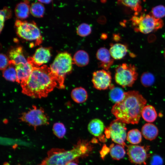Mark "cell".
<instances>
[{
  "label": "cell",
  "instance_id": "cell-15",
  "mask_svg": "<svg viewBox=\"0 0 165 165\" xmlns=\"http://www.w3.org/2000/svg\"><path fill=\"white\" fill-rule=\"evenodd\" d=\"M128 50L127 46L124 44L116 43L110 46L109 52L112 58L118 60L122 59L126 55Z\"/></svg>",
  "mask_w": 165,
  "mask_h": 165
},
{
  "label": "cell",
  "instance_id": "cell-36",
  "mask_svg": "<svg viewBox=\"0 0 165 165\" xmlns=\"http://www.w3.org/2000/svg\"><path fill=\"white\" fill-rule=\"evenodd\" d=\"M109 152L110 148H108L105 145H104L100 152L101 158H104Z\"/></svg>",
  "mask_w": 165,
  "mask_h": 165
},
{
  "label": "cell",
  "instance_id": "cell-13",
  "mask_svg": "<svg viewBox=\"0 0 165 165\" xmlns=\"http://www.w3.org/2000/svg\"><path fill=\"white\" fill-rule=\"evenodd\" d=\"M96 56L99 61L98 65L103 69L107 70L112 65L114 59L109 50L105 47H101L97 51Z\"/></svg>",
  "mask_w": 165,
  "mask_h": 165
},
{
  "label": "cell",
  "instance_id": "cell-7",
  "mask_svg": "<svg viewBox=\"0 0 165 165\" xmlns=\"http://www.w3.org/2000/svg\"><path fill=\"white\" fill-rule=\"evenodd\" d=\"M16 33L20 37L28 41H36L37 44L42 42L40 31L34 22H28L17 20L15 22Z\"/></svg>",
  "mask_w": 165,
  "mask_h": 165
},
{
  "label": "cell",
  "instance_id": "cell-21",
  "mask_svg": "<svg viewBox=\"0 0 165 165\" xmlns=\"http://www.w3.org/2000/svg\"><path fill=\"white\" fill-rule=\"evenodd\" d=\"M72 99L77 103H82L85 102L87 99L88 94L83 88L79 87L74 89L71 93Z\"/></svg>",
  "mask_w": 165,
  "mask_h": 165
},
{
  "label": "cell",
  "instance_id": "cell-35",
  "mask_svg": "<svg viewBox=\"0 0 165 165\" xmlns=\"http://www.w3.org/2000/svg\"><path fill=\"white\" fill-rule=\"evenodd\" d=\"M150 164L151 165H163V160L160 156L154 155L151 159Z\"/></svg>",
  "mask_w": 165,
  "mask_h": 165
},
{
  "label": "cell",
  "instance_id": "cell-33",
  "mask_svg": "<svg viewBox=\"0 0 165 165\" xmlns=\"http://www.w3.org/2000/svg\"><path fill=\"white\" fill-rule=\"evenodd\" d=\"M11 11L10 9L5 7L0 11V32L2 31L6 20L9 18L11 16Z\"/></svg>",
  "mask_w": 165,
  "mask_h": 165
},
{
  "label": "cell",
  "instance_id": "cell-9",
  "mask_svg": "<svg viewBox=\"0 0 165 165\" xmlns=\"http://www.w3.org/2000/svg\"><path fill=\"white\" fill-rule=\"evenodd\" d=\"M20 119L35 127L49 124V119L43 109L35 106L27 112L23 113Z\"/></svg>",
  "mask_w": 165,
  "mask_h": 165
},
{
  "label": "cell",
  "instance_id": "cell-8",
  "mask_svg": "<svg viewBox=\"0 0 165 165\" xmlns=\"http://www.w3.org/2000/svg\"><path fill=\"white\" fill-rule=\"evenodd\" d=\"M126 123L116 119L105 128V134L108 138H110L114 142L124 147L126 145L125 141L127 138Z\"/></svg>",
  "mask_w": 165,
  "mask_h": 165
},
{
  "label": "cell",
  "instance_id": "cell-25",
  "mask_svg": "<svg viewBox=\"0 0 165 165\" xmlns=\"http://www.w3.org/2000/svg\"><path fill=\"white\" fill-rule=\"evenodd\" d=\"M109 88L110 90L109 93V97L112 101L116 103L122 100L124 95L125 92L121 89L113 86H111Z\"/></svg>",
  "mask_w": 165,
  "mask_h": 165
},
{
  "label": "cell",
  "instance_id": "cell-28",
  "mask_svg": "<svg viewBox=\"0 0 165 165\" xmlns=\"http://www.w3.org/2000/svg\"><path fill=\"white\" fill-rule=\"evenodd\" d=\"M30 12L35 17H41L44 14L45 8L43 5L40 3H34L30 6Z\"/></svg>",
  "mask_w": 165,
  "mask_h": 165
},
{
  "label": "cell",
  "instance_id": "cell-1",
  "mask_svg": "<svg viewBox=\"0 0 165 165\" xmlns=\"http://www.w3.org/2000/svg\"><path fill=\"white\" fill-rule=\"evenodd\" d=\"M22 93L34 98L46 97L54 89L57 88V81L50 68L46 65L32 67L28 80L20 84Z\"/></svg>",
  "mask_w": 165,
  "mask_h": 165
},
{
  "label": "cell",
  "instance_id": "cell-23",
  "mask_svg": "<svg viewBox=\"0 0 165 165\" xmlns=\"http://www.w3.org/2000/svg\"><path fill=\"white\" fill-rule=\"evenodd\" d=\"M2 74L6 79L12 82L16 81L17 75L15 65L13 61L9 60V65L3 70Z\"/></svg>",
  "mask_w": 165,
  "mask_h": 165
},
{
  "label": "cell",
  "instance_id": "cell-26",
  "mask_svg": "<svg viewBox=\"0 0 165 165\" xmlns=\"http://www.w3.org/2000/svg\"><path fill=\"white\" fill-rule=\"evenodd\" d=\"M127 140L132 145H137L140 143L142 137L141 132L137 129L129 130L127 134Z\"/></svg>",
  "mask_w": 165,
  "mask_h": 165
},
{
  "label": "cell",
  "instance_id": "cell-19",
  "mask_svg": "<svg viewBox=\"0 0 165 165\" xmlns=\"http://www.w3.org/2000/svg\"><path fill=\"white\" fill-rule=\"evenodd\" d=\"M30 7L29 2L27 0L17 4L15 10L16 17L18 19L21 20L27 18L30 12Z\"/></svg>",
  "mask_w": 165,
  "mask_h": 165
},
{
  "label": "cell",
  "instance_id": "cell-38",
  "mask_svg": "<svg viewBox=\"0 0 165 165\" xmlns=\"http://www.w3.org/2000/svg\"><path fill=\"white\" fill-rule=\"evenodd\" d=\"M66 165H78L76 163L72 161L68 163Z\"/></svg>",
  "mask_w": 165,
  "mask_h": 165
},
{
  "label": "cell",
  "instance_id": "cell-16",
  "mask_svg": "<svg viewBox=\"0 0 165 165\" xmlns=\"http://www.w3.org/2000/svg\"><path fill=\"white\" fill-rule=\"evenodd\" d=\"M89 131L93 135L100 137L105 129L103 122L98 119L92 120L88 126Z\"/></svg>",
  "mask_w": 165,
  "mask_h": 165
},
{
  "label": "cell",
  "instance_id": "cell-22",
  "mask_svg": "<svg viewBox=\"0 0 165 165\" xmlns=\"http://www.w3.org/2000/svg\"><path fill=\"white\" fill-rule=\"evenodd\" d=\"M141 116L146 122L152 123L156 119L157 114L154 107L151 105H145L143 108Z\"/></svg>",
  "mask_w": 165,
  "mask_h": 165
},
{
  "label": "cell",
  "instance_id": "cell-14",
  "mask_svg": "<svg viewBox=\"0 0 165 165\" xmlns=\"http://www.w3.org/2000/svg\"><path fill=\"white\" fill-rule=\"evenodd\" d=\"M16 72V81L20 84L28 79L32 70V67L28 63L24 64H20L15 65Z\"/></svg>",
  "mask_w": 165,
  "mask_h": 165
},
{
  "label": "cell",
  "instance_id": "cell-20",
  "mask_svg": "<svg viewBox=\"0 0 165 165\" xmlns=\"http://www.w3.org/2000/svg\"><path fill=\"white\" fill-rule=\"evenodd\" d=\"M73 64L79 67H82L87 65L89 61L88 53L84 50L77 51L72 58Z\"/></svg>",
  "mask_w": 165,
  "mask_h": 165
},
{
  "label": "cell",
  "instance_id": "cell-5",
  "mask_svg": "<svg viewBox=\"0 0 165 165\" xmlns=\"http://www.w3.org/2000/svg\"><path fill=\"white\" fill-rule=\"evenodd\" d=\"M134 30L143 34H148L161 28L163 23L161 19H157L151 13L136 15L131 19Z\"/></svg>",
  "mask_w": 165,
  "mask_h": 165
},
{
  "label": "cell",
  "instance_id": "cell-37",
  "mask_svg": "<svg viewBox=\"0 0 165 165\" xmlns=\"http://www.w3.org/2000/svg\"><path fill=\"white\" fill-rule=\"evenodd\" d=\"M39 2L41 3H44L45 4H48L50 3L52 0H38Z\"/></svg>",
  "mask_w": 165,
  "mask_h": 165
},
{
  "label": "cell",
  "instance_id": "cell-2",
  "mask_svg": "<svg viewBox=\"0 0 165 165\" xmlns=\"http://www.w3.org/2000/svg\"><path fill=\"white\" fill-rule=\"evenodd\" d=\"M146 102L145 99L138 91L125 92L122 100L113 105L111 112L116 119L126 124H137Z\"/></svg>",
  "mask_w": 165,
  "mask_h": 165
},
{
  "label": "cell",
  "instance_id": "cell-6",
  "mask_svg": "<svg viewBox=\"0 0 165 165\" xmlns=\"http://www.w3.org/2000/svg\"><path fill=\"white\" fill-rule=\"evenodd\" d=\"M138 76L137 69L134 65L123 63L116 69L115 80L123 87H131Z\"/></svg>",
  "mask_w": 165,
  "mask_h": 165
},
{
  "label": "cell",
  "instance_id": "cell-10",
  "mask_svg": "<svg viewBox=\"0 0 165 165\" xmlns=\"http://www.w3.org/2000/svg\"><path fill=\"white\" fill-rule=\"evenodd\" d=\"M127 147V154L131 163L136 165L146 164L150 156L148 153L149 146L131 145Z\"/></svg>",
  "mask_w": 165,
  "mask_h": 165
},
{
  "label": "cell",
  "instance_id": "cell-17",
  "mask_svg": "<svg viewBox=\"0 0 165 165\" xmlns=\"http://www.w3.org/2000/svg\"><path fill=\"white\" fill-rule=\"evenodd\" d=\"M141 132L145 139L152 141L155 139L158 136L159 130L155 125L150 123H148L142 126Z\"/></svg>",
  "mask_w": 165,
  "mask_h": 165
},
{
  "label": "cell",
  "instance_id": "cell-29",
  "mask_svg": "<svg viewBox=\"0 0 165 165\" xmlns=\"http://www.w3.org/2000/svg\"><path fill=\"white\" fill-rule=\"evenodd\" d=\"M155 80V78L154 75L149 72H144L141 76V82L145 87L151 86L154 83Z\"/></svg>",
  "mask_w": 165,
  "mask_h": 165
},
{
  "label": "cell",
  "instance_id": "cell-3",
  "mask_svg": "<svg viewBox=\"0 0 165 165\" xmlns=\"http://www.w3.org/2000/svg\"><path fill=\"white\" fill-rule=\"evenodd\" d=\"M93 147L87 141L80 140L73 148L69 150L53 148L48 152V156L39 165H66L78 158L87 156Z\"/></svg>",
  "mask_w": 165,
  "mask_h": 165
},
{
  "label": "cell",
  "instance_id": "cell-34",
  "mask_svg": "<svg viewBox=\"0 0 165 165\" xmlns=\"http://www.w3.org/2000/svg\"><path fill=\"white\" fill-rule=\"evenodd\" d=\"M0 68L1 70H4L8 66L9 60L6 56L3 53L0 55Z\"/></svg>",
  "mask_w": 165,
  "mask_h": 165
},
{
  "label": "cell",
  "instance_id": "cell-30",
  "mask_svg": "<svg viewBox=\"0 0 165 165\" xmlns=\"http://www.w3.org/2000/svg\"><path fill=\"white\" fill-rule=\"evenodd\" d=\"M92 28L91 26L86 23H82L79 25L76 29V33L81 37H85L91 33Z\"/></svg>",
  "mask_w": 165,
  "mask_h": 165
},
{
  "label": "cell",
  "instance_id": "cell-11",
  "mask_svg": "<svg viewBox=\"0 0 165 165\" xmlns=\"http://www.w3.org/2000/svg\"><path fill=\"white\" fill-rule=\"evenodd\" d=\"M112 77L111 73L107 70L102 69L94 72L92 81L96 89L105 90L111 86Z\"/></svg>",
  "mask_w": 165,
  "mask_h": 165
},
{
  "label": "cell",
  "instance_id": "cell-4",
  "mask_svg": "<svg viewBox=\"0 0 165 165\" xmlns=\"http://www.w3.org/2000/svg\"><path fill=\"white\" fill-rule=\"evenodd\" d=\"M72 58L71 54L67 52L59 53L50 66L51 72L57 83V88H65V78L72 69Z\"/></svg>",
  "mask_w": 165,
  "mask_h": 165
},
{
  "label": "cell",
  "instance_id": "cell-12",
  "mask_svg": "<svg viewBox=\"0 0 165 165\" xmlns=\"http://www.w3.org/2000/svg\"><path fill=\"white\" fill-rule=\"evenodd\" d=\"M51 56L49 48L40 47L37 49L33 57L28 58L27 60L32 67H39L47 63L50 60Z\"/></svg>",
  "mask_w": 165,
  "mask_h": 165
},
{
  "label": "cell",
  "instance_id": "cell-18",
  "mask_svg": "<svg viewBox=\"0 0 165 165\" xmlns=\"http://www.w3.org/2000/svg\"><path fill=\"white\" fill-rule=\"evenodd\" d=\"M9 57L15 65L20 64H26L28 63L23 54L22 48L20 46L11 50L9 53Z\"/></svg>",
  "mask_w": 165,
  "mask_h": 165
},
{
  "label": "cell",
  "instance_id": "cell-27",
  "mask_svg": "<svg viewBox=\"0 0 165 165\" xmlns=\"http://www.w3.org/2000/svg\"><path fill=\"white\" fill-rule=\"evenodd\" d=\"M118 2L129 7L138 15L142 10L141 0H118Z\"/></svg>",
  "mask_w": 165,
  "mask_h": 165
},
{
  "label": "cell",
  "instance_id": "cell-24",
  "mask_svg": "<svg viewBox=\"0 0 165 165\" xmlns=\"http://www.w3.org/2000/svg\"><path fill=\"white\" fill-rule=\"evenodd\" d=\"M123 146L117 144H111L110 146V153L112 157L114 160H119L125 156L126 151Z\"/></svg>",
  "mask_w": 165,
  "mask_h": 165
},
{
  "label": "cell",
  "instance_id": "cell-31",
  "mask_svg": "<svg viewBox=\"0 0 165 165\" xmlns=\"http://www.w3.org/2000/svg\"><path fill=\"white\" fill-rule=\"evenodd\" d=\"M53 129L54 134L59 138H63L66 134V128L62 123H54Z\"/></svg>",
  "mask_w": 165,
  "mask_h": 165
},
{
  "label": "cell",
  "instance_id": "cell-32",
  "mask_svg": "<svg viewBox=\"0 0 165 165\" xmlns=\"http://www.w3.org/2000/svg\"><path fill=\"white\" fill-rule=\"evenodd\" d=\"M155 18L161 19L165 16V7L159 5L154 7L150 13Z\"/></svg>",
  "mask_w": 165,
  "mask_h": 165
}]
</instances>
